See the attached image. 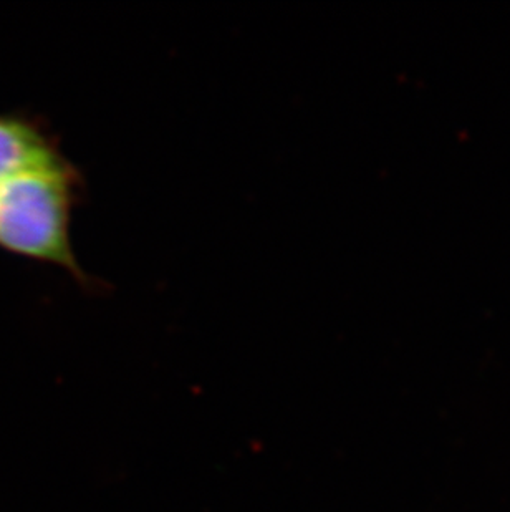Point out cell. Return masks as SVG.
<instances>
[{"mask_svg":"<svg viewBox=\"0 0 510 512\" xmlns=\"http://www.w3.org/2000/svg\"><path fill=\"white\" fill-rule=\"evenodd\" d=\"M82 198V176L63 155L0 183V249L70 272L90 282L73 251V208Z\"/></svg>","mask_w":510,"mask_h":512,"instance_id":"1","label":"cell"},{"mask_svg":"<svg viewBox=\"0 0 510 512\" xmlns=\"http://www.w3.org/2000/svg\"><path fill=\"white\" fill-rule=\"evenodd\" d=\"M60 156L55 136L39 120L17 113L0 115V183Z\"/></svg>","mask_w":510,"mask_h":512,"instance_id":"2","label":"cell"}]
</instances>
